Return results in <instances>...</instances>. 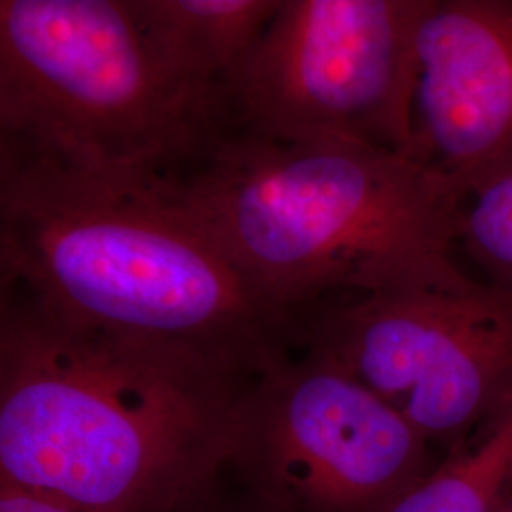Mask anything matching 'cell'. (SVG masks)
Masks as SVG:
<instances>
[{"instance_id": "4", "label": "cell", "mask_w": 512, "mask_h": 512, "mask_svg": "<svg viewBox=\"0 0 512 512\" xmlns=\"http://www.w3.org/2000/svg\"><path fill=\"white\" fill-rule=\"evenodd\" d=\"M215 131V97L171 73L133 0H0V148L162 179Z\"/></svg>"}, {"instance_id": "13", "label": "cell", "mask_w": 512, "mask_h": 512, "mask_svg": "<svg viewBox=\"0 0 512 512\" xmlns=\"http://www.w3.org/2000/svg\"><path fill=\"white\" fill-rule=\"evenodd\" d=\"M0 512H86L52 497L0 482Z\"/></svg>"}, {"instance_id": "3", "label": "cell", "mask_w": 512, "mask_h": 512, "mask_svg": "<svg viewBox=\"0 0 512 512\" xmlns=\"http://www.w3.org/2000/svg\"><path fill=\"white\" fill-rule=\"evenodd\" d=\"M0 281L74 323L203 349L258 376L298 353L293 325L154 179L0 148Z\"/></svg>"}, {"instance_id": "2", "label": "cell", "mask_w": 512, "mask_h": 512, "mask_svg": "<svg viewBox=\"0 0 512 512\" xmlns=\"http://www.w3.org/2000/svg\"><path fill=\"white\" fill-rule=\"evenodd\" d=\"M154 181L296 336L332 300L471 279L456 262L467 190L406 152L217 135Z\"/></svg>"}, {"instance_id": "7", "label": "cell", "mask_w": 512, "mask_h": 512, "mask_svg": "<svg viewBox=\"0 0 512 512\" xmlns=\"http://www.w3.org/2000/svg\"><path fill=\"white\" fill-rule=\"evenodd\" d=\"M370 387L304 349L239 404L226 475L279 512H389L440 463Z\"/></svg>"}, {"instance_id": "11", "label": "cell", "mask_w": 512, "mask_h": 512, "mask_svg": "<svg viewBox=\"0 0 512 512\" xmlns=\"http://www.w3.org/2000/svg\"><path fill=\"white\" fill-rule=\"evenodd\" d=\"M459 249L486 281L512 291V171L475 186L463 205Z\"/></svg>"}, {"instance_id": "5", "label": "cell", "mask_w": 512, "mask_h": 512, "mask_svg": "<svg viewBox=\"0 0 512 512\" xmlns=\"http://www.w3.org/2000/svg\"><path fill=\"white\" fill-rule=\"evenodd\" d=\"M429 0H281L215 90V137L342 139L410 154Z\"/></svg>"}, {"instance_id": "10", "label": "cell", "mask_w": 512, "mask_h": 512, "mask_svg": "<svg viewBox=\"0 0 512 512\" xmlns=\"http://www.w3.org/2000/svg\"><path fill=\"white\" fill-rule=\"evenodd\" d=\"M512 499V406L446 454L389 512H501Z\"/></svg>"}, {"instance_id": "9", "label": "cell", "mask_w": 512, "mask_h": 512, "mask_svg": "<svg viewBox=\"0 0 512 512\" xmlns=\"http://www.w3.org/2000/svg\"><path fill=\"white\" fill-rule=\"evenodd\" d=\"M165 65L186 86L215 90L247 54L281 0H133Z\"/></svg>"}, {"instance_id": "1", "label": "cell", "mask_w": 512, "mask_h": 512, "mask_svg": "<svg viewBox=\"0 0 512 512\" xmlns=\"http://www.w3.org/2000/svg\"><path fill=\"white\" fill-rule=\"evenodd\" d=\"M260 376L116 334L0 281V482L86 512H177L224 475Z\"/></svg>"}, {"instance_id": "8", "label": "cell", "mask_w": 512, "mask_h": 512, "mask_svg": "<svg viewBox=\"0 0 512 512\" xmlns=\"http://www.w3.org/2000/svg\"><path fill=\"white\" fill-rule=\"evenodd\" d=\"M410 156L467 194L512 171V0H429Z\"/></svg>"}, {"instance_id": "14", "label": "cell", "mask_w": 512, "mask_h": 512, "mask_svg": "<svg viewBox=\"0 0 512 512\" xmlns=\"http://www.w3.org/2000/svg\"><path fill=\"white\" fill-rule=\"evenodd\" d=\"M501 512H512V499L509 501V503H507V505H505V509H503Z\"/></svg>"}, {"instance_id": "12", "label": "cell", "mask_w": 512, "mask_h": 512, "mask_svg": "<svg viewBox=\"0 0 512 512\" xmlns=\"http://www.w3.org/2000/svg\"><path fill=\"white\" fill-rule=\"evenodd\" d=\"M177 512H279L268 503L241 488L230 476H220L219 480Z\"/></svg>"}, {"instance_id": "6", "label": "cell", "mask_w": 512, "mask_h": 512, "mask_svg": "<svg viewBox=\"0 0 512 512\" xmlns=\"http://www.w3.org/2000/svg\"><path fill=\"white\" fill-rule=\"evenodd\" d=\"M346 368L446 454L512 406V291L469 279L332 300L298 319V351Z\"/></svg>"}]
</instances>
